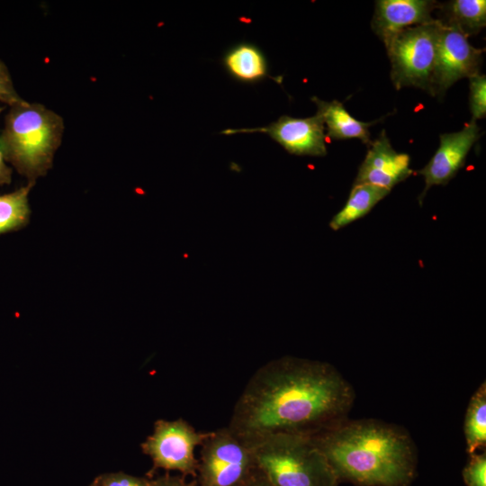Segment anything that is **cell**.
Masks as SVG:
<instances>
[{
  "label": "cell",
  "mask_w": 486,
  "mask_h": 486,
  "mask_svg": "<svg viewBox=\"0 0 486 486\" xmlns=\"http://www.w3.org/2000/svg\"><path fill=\"white\" fill-rule=\"evenodd\" d=\"M354 400L332 364L284 356L253 374L227 427L249 446L277 434L313 436L346 419Z\"/></svg>",
  "instance_id": "cell-1"
},
{
  "label": "cell",
  "mask_w": 486,
  "mask_h": 486,
  "mask_svg": "<svg viewBox=\"0 0 486 486\" xmlns=\"http://www.w3.org/2000/svg\"><path fill=\"white\" fill-rule=\"evenodd\" d=\"M338 482L357 486H408L417 467L415 444L402 428L347 418L312 436Z\"/></svg>",
  "instance_id": "cell-2"
},
{
  "label": "cell",
  "mask_w": 486,
  "mask_h": 486,
  "mask_svg": "<svg viewBox=\"0 0 486 486\" xmlns=\"http://www.w3.org/2000/svg\"><path fill=\"white\" fill-rule=\"evenodd\" d=\"M64 129L58 113L41 104L24 101L10 106L0 133V148L7 163L34 185L51 169Z\"/></svg>",
  "instance_id": "cell-3"
},
{
  "label": "cell",
  "mask_w": 486,
  "mask_h": 486,
  "mask_svg": "<svg viewBox=\"0 0 486 486\" xmlns=\"http://www.w3.org/2000/svg\"><path fill=\"white\" fill-rule=\"evenodd\" d=\"M258 471L274 486H338L312 436L277 434L251 446Z\"/></svg>",
  "instance_id": "cell-4"
},
{
  "label": "cell",
  "mask_w": 486,
  "mask_h": 486,
  "mask_svg": "<svg viewBox=\"0 0 486 486\" xmlns=\"http://www.w3.org/2000/svg\"><path fill=\"white\" fill-rule=\"evenodd\" d=\"M440 20L407 28L386 44L391 61V78L399 90L415 86L431 93Z\"/></svg>",
  "instance_id": "cell-5"
},
{
  "label": "cell",
  "mask_w": 486,
  "mask_h": 486,
  "mask_svg": "<svg viewBox=\"0 0 486 486\" xmlns=\"http://www.w3.org/2000/svg\"><path fill=\"white\" fill-rule=\"evenodd\" d=\"M256 470L253 447L225 427L202 444L195 479L197 486H241Z\"/></svg>",
  "instance_id": "cell-6"
},
{
  "label": "cell",
  "mask_w": 486,
  "mask_h": 486,
  "mask_svg": "<svg viewBox=\"0 0 486 486\" xmlns=\"http://www.w3.org/2000/svg\"><path fill=\"white\" fill-rule=\"evenodd\" d=\"M210 433L198 431L183 418L158 419L154 423L152 434L140 447L150 457L153 470L178 472L183 476L195 478L198 467L195 449Z\"/></svg>",
  "instance_id": "cell-7"
},
{
  "label": "cell",
  "mask_w": 486,
  "mask_h": 486,
  "mask_svg": "<svg viewBox=\"0 0 486 486\" xmlns=\"http://www.w3.org/2000/svg\"><path fill=\"white\" fill-rule=\"evenodd\" d=\"M453 23L441 21L431 78V94L441 96L456 81L479 74L482 49Z\"/></svg>",
  "instance_id": "cell-8"
},
{
  "label": "cell",
  "mask_w": 486,
  "mask_h": 486,
  "mask_svg": "<svg viewBox=\"0 0 486 486\" xmlns=\"http://www.w3.org/2000/svg\"><path fill=\"white\" fill-rule=\"evenodd\" d=\"M324 130V123L316 113L307 118L283 115L267 126L252 129H227L220 133L223 135L265 133L290 154L324 157L327 154Z\"/></svg>",
  "instance_id": "cell-9"
},
{
  "label": "cell",
  "mask_w": 486,
  "mask_h": 486,
  "mask_svg": "<svg viewBox=\"0 0 486 486\" xmlns=\"http://www.w3.org/2000/svg\"><path fill=\"white\" fill-rule=\"evenodd\" d=\"M479 137V128L472 120L459 131L440 135L436 151L418 171L425 180V188L419 201L423 200L429 188L446 184L455 176L464 166L468 153Z\"/></svg>",
  "instance_id": "cell-10"
},
{
  "label": "cell",
  "mask_w": 486,
  "mask_h": 486,
  "mask_svg": "<svg viewBox=\"0 0 486 486\" xmlns=\"http://www.w3.org/2000/svg\"><path fill=\"white\" fill-rule=\"evenodd\" d=\"M410 158L407 153L396 151L385 131L368 145L364 159L359 166L353 184H367L392 190L411 174Z\"/></svg>",
  "instance_id": "cell-11"
},
{
  "label": "cell",
  "mask_w": 486,
  "mask_h": 486,
  "mask_svg": "<svg viewBox=\"0 0 486 486\" xmlns=\"http://www.w3.org/2000/svg\"><path fill=\"white\" fill-rule=\"evenodd\" d=\"M440 4L428 0H378L372 28L384 45L398 32L435 21L432 12Z\"/></svg>",
  "instance_id": "cell-12"
},
{
  "label": "cell",
  "mask_w": 486,
  "mask_h": 486,
  "mask_svg": "<svg viewBox=\"0 0 486 486\" xmlns=\"http://www.w3.org/2000/svg\"><path fill=\"white\" fill-rule=\"evenodd\" d=\"M317 106V114L321 118L327 128V135L332 140H345L356 138L366 145L370 140L369 128L377 122H363L353 117L344 107L343 104L334 100L326 102L312 97Z\"/></svg>",
  "instance_id": "cell-13"
},
{
  "label": "cell",
  "mask_w": 486,
  "mask_h": 486,
  "mask_svg": "<svg viewBox=\"0 0 486 486\" xmlns=\"http://www.w3.org/2000/svg\"><path fill=\"white\" fill-rule=\"evenodd\" d=\"M222 65L231 77L245 84H255L269 76L265 54L249 42L230 48L224 53Z\"/></svg>",
  "instance_id": "cell-14"
},
{
  "label": "cell",
  "mask_w": 486,
  "mask_h": 486,
  "mask_svg": "<svg viewBox=\"0 0 486 486\" xmlns=\"http://www.w3.org/2000/svg\"><path fill=\"white\" fill-rule=\"evenodd\" d=\"M390 192V190L367 184H353L346 202L331 219L330 229L339 230L364 217Z\"/></svg>",
  "instance_id": "cell-15"
},
{
  "label": "cell",
  "mask_w": 486,
  "mask_h": 486,
  "mask_svg": "<svg viewBox=\"0 0 486 486\" xmlns=\"http://www.w3.org/2000/svg\"><path fill=\"white\" fill-rule=\"evenodd\" d=\"M32 184L0 194V235L24 228L30 221L29 194Z\"/></svg>",
  "instance_id": "cell-16"
},
{
  "label": "cell",
  "mask_w": 486,
  "mask_h": 486,
  "mask_svg": "<svg viewBox=\"0 0 486 486\" xmlns=\"http://www.w3.org/2000/svg\"><path fill=\"white\" fill-rule=\"evenodd\" d=\"M467 453L472 454L486 445V384L482 382L472 396L464 419Z\"/></svg>",
  "instance_id": "cell-17"
},
{
  "label": "cell",
  "mask_w": 486,
  "mask_h": 486,
  "mask_svg": "<svg viewBox=\"0 0 486 486\" xmlns=\"http://www.w3.org/2000/svg\"><path fill=\"white\" fill-rule=\"evenodd\" d=\"M448 21L467 36L479 32L486 24L485 0H454L447 4Z\"/></svg>",
  "instance_id": "cell-18"
},
{
  "label": "cell",
  "mask_w": 486,
  "mask_h": 486,
  "mask_svg": "<svg viewBox=\"0 0 486 486\" xmlns=\"http://www.w3.org/2000/svg\"><path fill=\"white\" fill-rule=\"evenodd\" d=\"M470 80V110L472 121L482 119L486 115V76L477 74Z\"/></svg>",
  "instance_id": "cell-19"
},
{
  "label": "cell",
  "mask_w": 486,
  "mask_h": 486,
  "mask_svg": "<svg viewBox=\"0 0 486 486\" xmlns=\"http://www.w3.org/2000/svg\"><path fill=\"white\" fill-rule=\"evenodd\" d=\"M466 486H486L485 453L470 454V459L463 470Z\"/></svg>",
  "instance_id": "cell-20"
},
{
  "label": "cell",
  "mask_w": 486,
  "mask_h": 486,
  "mask_svg": "<svg viewBox=\"0 0 486 486\" xmlns=\"http://www.w3.org/2000/svg\"><path fill=\"white\" fill-rule=\"evenodd\" d=\"M24 100L17 93L11 74L5 63L0 58V102L9 106H13Z\"/></svg>",
  "instance_id": "cell-21"
},
{
  "label": "cell",
  "mask_w": 486,
  "mask_h": 486,
  "mask_svg": "<svg viewBox=\"0 0 486 486\" xmlns=\"http://www.w3.org/2000/svg\"><path fill=\"white\" fill-rule=\"evenodd\" d=\"M101 486H150V480L123 472L103 473L95 478Z\"/></svg>",
  "instance_id": "cell-22"
},
{
  "label": "cell",
  "mask_w": 486,
  "mask_h": 486,
  "mask_svg": "<svg viewBox=\"0 0 486 486\" xmlns=\"http://www.w3.org/2000/svg\"><path fill=\"white\" fill-rule=\"evenodd\" d=\"M150 486H197V482L195 478L188 481L185 476L166 473L150 480Z\"/></svg>",
  "instance_id": "cell-23"
},
{
  "label": "cell",
  "mask_w": 486,
  "mask_h": 486,
  "mask_svg": "<svg viewBox=\"0 0 486 486\" xmlns=\"http://www.w3.org/2000/svg\"><path fill=\"white\" fill-rule=\"evenodd\" d=\"M13 170L7 165V161L0 148V185H7L12 182Z\"/></svg>",
  "instance_id": "cell-24"
},
{
  "label": "cell",
  "mask_w": 486,
  "mask_h": 486,
  "mask_svg": "<svg viewBox=\"0 0 486 486\" xmlns=\"http://www.w3.org/2000/svg\"><path fill=\"white\" fill-rule=\"evenodd\" d=\"M241 486H274L258 469Z\"/></svg>",
  "instance_id": "cell-25"
},
{
  "label": "cell",
  "mask_w": 486,
  "mask_h": 486,
  "mask_svg": "<svg viewBox=\"0 0 486 486\" xmlns=\"http://www.w3.org/2000/svg\"><path fill=\"white\" fill-rule=\"evenodd\" d=\"M89 486H101L100 483L96 479L93 481V482Z\"/></svg>",
  "instance_id": "cell-26"
},
{
  "label": "cell",
  "mask_w": 486,
  "mask_h": 486,
  "mask_svg": "<svg viewBox=\"0 0 486 486\" xmlns=\"http://www.w3.org/2000/svg\"><path fill=\"white\" fill-rule=\"evenodd\" d=\"M4 110V106H2L0 105V114L2 113V112Z\"/></svg>",
  "instance_id": "cell-27"
}]
</instances>
